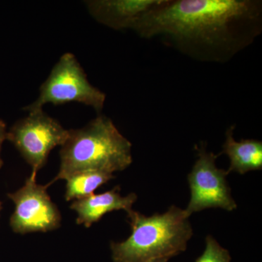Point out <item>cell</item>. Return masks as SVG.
I'll return each instance as SVG.
<instances>
[{"instance_id":"cell-1","label":"cell","mask_w":262,"mask_h":262,"mask_svg":"<svg viewBox=\"0 0 262 262\" xmlns=\"http://www.w3.org/2000/svg\"><path fill=\"white\" fill-rule=\"evenodd\" d=\"M132 29L145 39L160 37L196 61L225 63L261 34L262 3L258 0H163Z\"/></svg>"},{"instance_id":"cell-2","label":"cell","mask_w":262,"mask_h":262,"mask_svg":"<svg viewBox=\"0 0 262 262\" xmlns=\"http://www.w3.org/2000/svg\"><path fill=\"white\" fill-rule=\"evenodd\" d=\"M132 144L122 135L111 119L98 115L80 129L69 130L61 146L59 171L48 187L56 181L85 170L113 174L130 166Z\"/></svg>"},{"instance_id":"cell-3","label":"cell","mask_w":262,"mask_h":262,"mask_svg":"<svg viewBox=\"0 0 262 262\" xmlns=\"http://www.w3.org/2000/svg\"><path fill=\"white\" fill-rule=\"evenodd\" d=\"M127 213L132 233L125 241L110 244L113 262L170 258L187 249L193 230L185 210L172 206L149 217L133 209Z\"/></svg>"},{"instance_id":"cell-4","label":"cell","mask_w":262,"mask_h":262,"mask_svg":"<svg viewBox=\"0 0 262 262\" xmlns=\"http://www.w3.org/2000/svg\"><path fill=\"white\" fill-rule=\"evenodd\" d=\"M105 101L106 95L91 84L75 55L66 53L41 85L39 97L24 110L30 113L42 110L47 103L62 105L76 102L91 106L101 113Z\"/></svg>"},{"instance_id":"cell-5","label":"cell","mask_w":262,"mask_h":262,"mask_svg":"<svg viewBox=\"0 0 262 262\" xmlns=\"http://www.w3.org/2000/svg\"><path fill=\"white\" fill-rule=\"evenodd\" d=\"M68 134L69 130L40 110L30 112L15 122L7 134V139L32 167V173L37 175L47 163L50 152L61 146Z\"/></svg>"},{"instance_id":"cell-6","label":"cell","mask_w":262,"mask_h":262,"mask_svg":"<svg viewBox=\"0 0 262 262\" xmlns=\"http://www.w3.org/2000/svg\"><path fill=\"white\" fill-rule=\"evenodd\" d=\"M196 149L198 159L188 175L191 198L186 213L190 216L193 213L208 208H222L227 211L236 209L237 203L226 179L228 173L215 165L218 155L207 151L203 143Z\"/></svg>"},{"instance_id":"cell-7","label":"cell","mask_w":262,"mask_h":262,"mask_svg":"<svg viewBox=\"0 0 262 262\" xmlns=\"http://www.w3.org/2000/svg\"><path fill=\"white\" fill-rule=\"evenodd\" d=\"M36 178L37 175L31 174L23 187L8 194L15 206L10 219V227L15 233L47 232L61 226V213L48 194V184H37Z\"/></svg>"},{"instance_id":"cell-8","label":"cell","mask_w":262,"mask_h":262,"mask_svg":"<svg viewBox=\"0 0 262 262\" xmlns=\"http://www.w3.org/2000/svg\"><path fill=\"white\" fill-rule=\"evenodd\" d=\"M163 0H91L86 1L90 14L106 27L115 29L134 28L145 13L154 9Z\"/></svg>"},{"instance_id":"cell-9","label":"cell","mask_w":262,"mask_h":262,"mask_svg":"<svg viewBox=\"0 0 262 262\" xmlns=\"http://www.w3.org/2000/svg\"><path fill=\"white\" fill-rule=\"evenodd\" d=\"M137 198L135 193L122 196L120 187H116L101 194H92L82 199L76 200L70 208L77 212L76 223L89 228L110 212L124 210L127 213L131 211Z\"/></svg>"},{"instance_id":"cell-10","label":"cell","mask_w":262,"mask_h":262,"mask_svg":"<svg viewBox=\"0 0 262 262\" xmlns=\"http://www.w3.org/2000/svg\"><path fill=\"white\" fill-rule=\"evenodd\" d=\"M234 125L226 132V140L222 154L228 156L230 165L227 173L236 172L245 174L251 170L262 169V142L255 139H242L236 141L233 137Z\"/></svg>"},{"instance_id":"cell-11","label":"cell","mask_w":262,"mask_h":262,"mask_svg":"<svg viewBox=\"0 0 262 262\" xmlns=\"http://www.w3.org/2000/svg\"><path fill=\"white\" fill-rule=\"evenodd\" d=\"M114 178L113 174L97 170H85L72 174L66 179L65 200L76 201L91 195L98 188Z\"/></svg>"},{"instance_id":"cell-12","label":"cell","mask_w":262,"mask_h":262,"mask_svg":"<svg viewBox=\"0 0 262 262\" xmlns=\"http://www.w3.org/2000/svg\"><path fill=\"white\" fill-rule=\"evenodd\" d=\"M228 250L222 247L211 235L206 238V249L195 262H231Z\"/></svg>"},{"instance_id":"cell-13","label":"cell","mask_w":262,"mask_h":262,"mask_svg":"<svg viewBox=\"0 0 262 262\" xmlns=\"http://www.w3.org/2000/svg\"><path fill=\"white\" fill-rule=\"evenodd\" d=\"M7 134H8V131L6 129V124L3 120H0V154H1L2 145L5 139H7ZM3 161L1 158V155H0V168L3 167Z\"/></svg>"},{"instance_id":"cell-14","label":"cell","mask_w":262,"mask_h":262,"mask_svg":"<svg viewBox=\"0 0 262 262\" xmlns=\"http://www.w3.org/2000/svg\"><path fill=\"white\" fill-rule=\"evenodd\" d=\"M169 259H170L169 258H157V259L151 260V261L149 262H168Z\"/></svg>"},{"instance_id":"cell-15","label":"cell","mask_w":262,"mask_h":262,"mask_svg":"<svg viewBox=\"0 0 262 262\" xmlns=\"http://www.w3.org/2000/svg\"><path fill=\"white\" fill-rule=\"evenodd\" d=\"M3 209V203H2L1 201H0V211Z\"/></svg>"}]
</instances>
